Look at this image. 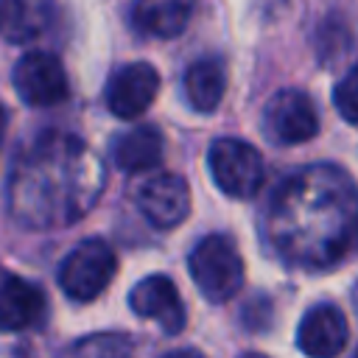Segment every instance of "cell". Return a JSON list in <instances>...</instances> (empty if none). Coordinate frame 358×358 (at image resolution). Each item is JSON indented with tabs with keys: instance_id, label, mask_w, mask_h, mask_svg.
Returning <instances> with one entry per match:
<instances>
[{
	"instance_id": "obj_8",
	"label": "cell",
	"mask_w": 358,
	"mask_h": 358,
	"mask_svg": "<svg viewBox=\"0 0 358 358\" xmlns=\"http://www.w3.org/2000/svg\"><path fill=\"white\" fill-rule=\"evenodd\" d=\"M159 92V73L148 62H129L106 81V106L120 120L140 117Z\"/></svg>"
},
{
	"instance_id": "obj_15",
	"label": "cell",
	"mask_w": 358,
	"mask_h": 358,
	"mask_svg": "<svg viewBox=\"0 0 358 358\" xmlns=\"http://www.w3.org/2000/svg\"><path fill=\"white\" fill-rule=\"evenodd\" d=\"M50 0H0V34L8 42H31L50 25Z\"/></svg>"
},
{
	"instance_id": "obj_10",
	"label": "cell",
	"mask_w": 358,
	"mask_h": 358,
	"mask_svg": "<svg viewBox=\"0 0 358 358\" xmlns=\"http://www.w3.org/2000/svg\"><path fill=\"white\" fill-rule=\"evenodd\" d=\"M129 308L140 319H151L162 327V333L176 336L185 330V305L171 277L148 274L129 291Z\"/></svg>"
},
{
	"instance_id": "obj_4",
	"label": "cell",
	"mask_w": 358,
	"mask_h": 358,
	"mask_svg": "<svg viewBox=\"0 0 358 358\" xmlns=\"http://www.w3.org/2000/svg\"><path fill=\"white\" fill-rule=\"evenodd\" d=\"M207 168L221 193L232 199H252L266 179L260 151L238 137H218L207 151Z\"/></svg>"
},
{
	"instance_id": "obj_5",
	"label": "cell",
	"mask_w": 358,
	"mask_h": 358,
	"mask_svg": "<svg viewBox=\"0 0 358 358\" xmlns=\"http://www.w3.org/2000/svg\"><path fill=\"white\" fill-rule=\"evenodd\" d=\"M117 257L103 238L81 241L59 266V285L73 302L98 299L112 282Z\"/></svg>"
},
{
	"instance_id": "obj_7",
	"label": "cell",
	"mask_w": 358,
	"mask_h": 358,
	"mask_svg": "<svg viewBox=\"0 0 358 358\" xmlns=\"http://www.w3.org/2000/svg\"><path fill=\"white\" fill-rule=\"evenodd\" d=\"M11 84L20 101L28 106H56L70 92L62 62L48 50H31L20 56L11 70Z\"/></svg>"
},
{
	"instance_id": "obj_21",
	"label": "cell",
	"mask_w": 358,
	"mask_h": 358,
	"mask_svg": "<svg viewBox=\"0 0 358 358\" xmlns=\"http://www.w3.org/2000/svg\"><path fill=\"white\" fill-rule=\"evenodd\" d=\"M241 358H268V355H263V352H243Z\"/></svg>"
},
{
	"instance_id": "obj_20",
	"label": "cell",
	"mask_w": 358,
	"mask_h": 358,
	"mask_svg": "<svg viewBox=\"0 0 358 358\" xmlns=\"http://www.w3.org/2000/svg\"><path fill=\"white\" fill-rule=\"evenodd\" d=\"M6 126H8V112L0 106V145H3V134H6Z\"/></svg>"
},
{
	"instance_id": "obj_13",
	"label": "cell",
	"mask_w": 358,
	"mask_h": 358,
	"mask_svg": "<svg viewBox=\"0 0 358 358\" xmlns=\"http://www.w3.org/2000/svg\"><path fill=\"white\" fill-rule=\"evenodd\" d=\"M165 140L157 126H134L115 137L112 143V162L123 173H143L162 162Z\"/></svg>"
},
{
	"instance_id": "obj_14",
	"label": "cell",
	"mask_w": 358,
	"mask_h": 358,
	"mask_svg": "<svg viewBox=\"0 0 358 358\" xmlns=\"http://www.w3.org/2000/svg\"><path fill=\"white\" fill-rule=\"evenodd\" d=\"M185 98L187 103L196 109V112H215L221 98H224V90H227V70H224V62L215 59V56H207V59H199L187 67L185 73Z\"/></svg>"
},
{
	"instance_id": "obj_17",
	"label": "cell",
	"mask_w": 358,
	"mask_h": 358,
	"mask_svg": "<svg viewBox=\"0 0 358 358\" xmlns=\"http://www.w3.org/2000/svg\"><path fill=\"white\" fill-rule=\"evenodd\" d=\"M64 358H134V344L123 333H95L76 341Z\"/></svg>"
},
{
	"instance_id": "obj_22",
	"label": "cell",
	"mask_w": 358,
	"mask_h": 358,
	"mask_svg": "<svg viewBox=\"0 0 358 358\" xmlns=\"http://www.w3.org/2000/svg\"><path fill=\"white\" fill-rule=\"evenodd\" d=\"M352 299H355V308H358V282H355V288H352Z\"/></svg>"
},
{
	"instance_id": "obj_1",
	"label": "cell",
	"mask_w": 358,
	"mask_h": 358,
	"mask_svg": "<svg viewBox=\"0 0 358 358\" xmlns=\"http://www.w3.org/2000/svg\"><path fill=\"white\" fill-rule=\"evenodd\" d=\"M263 221L268 246L288 266L330 268L358 246V187L336 165H308L277 185Z\"/></svg>"
},
{
	"instance_id": "obj_11",
	"label": "cell",
	"mask_w": 358,
	"mask_h": 358,
	"mask_svg": "<svg viewBox=\"0 0 358 358\" xmlns=\"http://www.w3.org/2000/svg\"><path fill=\"white\" fill-rule=\"evenodd\" d=\"M350 327L338 305L319 302L308 308L296 327V347L308 358H338L347 347Z\"/></svg>"
},
{
	"instance_id": "obj_3",
	"label": "cell",
	"mask_w": 358,
	"mask_h": 358,
	"mask_svg": "<svg viewBox=\"0 0 358 358\" xmlns=\"http://www.w3.org/2000/svg\"><path fill=\"white\" fill-rule=\"evenodd\" d=\"M187 268L207 302H229L243 288V257L227 235H204L193 246Z\"/></svg>"
},
{
	"instance_id": "obj_12",
	"label": "cell",
	"mask_w": 358,
	"mask_h": 358,
	"mask_svg": "<svg viewBox=\"0 0 358 358\" xmlns=\"http://www.w3.org/2000/svg\"><path fill=\"white\" fill-rule=\"evenodd\" d=\"M45 313L42 291L25 277L0 266V330L17 333L36 324Z\"/></svg>"
},
{
	"instance_id": "obj_16",
	"label": "cell",
	"mask_w": 358,
	"mask_h": 358,
	"mask_svg": "<svg viewBox=\"0 0 358 358\" xmlns=\"http://www.w3.org/2000/svg\"><path fill=\"white\" fill-rule=\"evenodd\" d=\"M196 0H137L134 3V25L143 34L171 39L179 36L190 20Z\"/></svg>"
},
{
	"instance_id": "obj_2",
	"label": "cell",
	"mask_w": 358,
	"mask_h": 358,
	"mask_svg": "<svg viewBox=\"0 0 358 358\" xmlns=\"http://www.w3.org/2000/svg\"><path fill=\"white\" fill-rule=\"evenodd\" d=\"M103 190V168L73 134L45 131L8 171V213L20 227L53 229L84 218Z\"/></svg>"
},
{
	"instance_id": "obj_18",
	"label": "cell",
	"mask_w": 358,
	"mask_h": 358,
	"mask_svg": "<svg viewBox=\"0 0 358 358\" xmlns=\"http://www.w3.org/2000/svg\"><path fill=\"white\" fill-rule=\"evenodd\" d=\"M333 103L347 123L358 126V64H352L333 87Z\"/></svg>"
},
{
	"instance_id": "obj_9",
	"label": "cell",
	"mask_w": 358,
	"mask_h": 358,
	"mask_svg": "<svg viewBox=\"0 0 358 358\" xmlns=\"http://www.w3.org/2000/svg\"><path fill=\"white\" fill-rule=\"evenodd\" d=\"M137 210L151 227L173 229L190 213V187L179 173H154L137 190Z\"/></svg>"
},
{
	"instance_id": "obj_19",
	"label": "cell",
	"mask_w": 358,
	"mask_h": 358,
	"mask_svg": "<svg viewBox=\"0 0 358 358\" xmlns=\"http://www.w3.org/2000/svg\"><path fill=\"white\" fill-rule=\"evenodd\" d=\"M162 358H204L199 350H193V347H182V350H171V352H165Z\"/></svg>"
},
{
	"instance_id": "obj_6",
	"label": "cell",
	"mask_w": 358,
	"mask_h": 358,
	"mask_svg": "<svg viewBox=\"0 0 358 358\" xmlns=\"http://www.w3.org/2000/svg\"><path fill=\"white\" fill-rule=\"evenodd\" d=\"M263 131L274 145H299L319 134V112L308 92L280 90L263 109Z\"/></svg>"
}]
</instances>
